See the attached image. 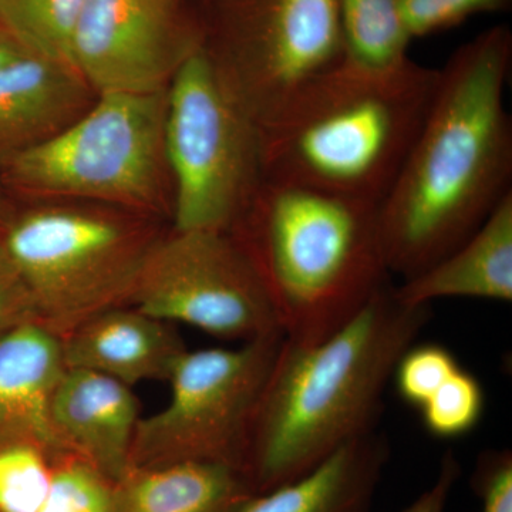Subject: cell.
<instances>
[{
  "instance_id": "6da1fadb",
  "label": "cell",
  "mask_w": 512,
  "mask_h": 512,
  "mask_svg": "<svg viewBox=\"0 0 512 512\" xmlns=\"http://www.w3.org/2000/svg\"><path fill=\"white\" fill-rule=\"evenodd\" d=\"M512 35L497 26L440 69L426 120L389 194L379 228L389 274L413 278L463 244L512 192L505 87Z\"/></svg>"
},
{
  "instance_id": "7a4b0ae2",
  "label": "cell",
  "mask_w": 512,
  "mask_h": 512,
  "mask_svg": "<svg viewBox=\"0 0 512 512\" xmlns=\"http://www.w3.org/2000/svg\"><path fill=\"white\" fill-rule=\"evenodd\" d=\"M430 306L404 303L387 284L322 342L282 340L245 448L254 494L301 477L375 431L394 367L429 322Z\"/></svg>"
},
{
  "instance_id": "3957f363",
  "label": "cell",
  "mask_w": 512,
  "mask_h": 512,
  "mask_svg": "<svg viewBox=\"0 0 512 512\" xmlns=\"http://www.w3.org/2000/svg\"><path fill=\"white\" fill-rule=\"evenodd\" d=\"M440 69L345 62L259 124L264 181L380 205L419 136Z\"/></svg>"
},
{
  "instance_id": "277c9868",
  "label": "cell",
  "mask_w": 512,
  "mask_h": 512,
  "mask_svg": "<svg viewBox=\"0 0 512 512\" xmlns=\"http://www.w3.org/2000/svg\"><path fill=\"white\" fill-rule=\"evenodd\" d=\"M229 232L299 345L338 332L389 284L379 205L264 181Z\"/></svg>"
},
{
  "instance_id": "5b68a950",
  "label": "cell",
  "mask_w": 512,
  "mask_h": 512,
  "mask_svg": "<svg viewBox=\"0 0 512 512\" xmlns=\"http://www.w3.org/2000/svg\"><path fill=\"white\" fill-rule=\"evenodd\" d=\"M157 218L106 205L36 201L10 210L0 238L28 286L36 322L60 339L131 295L163 232Z\"/></svg>"
},
{
  "instance_id": "8992f818",
  "label": "cell",
  "mask_w": 512,
  "mask_h": 512,
  "mask_svg": "<svg viewBox=\"0 0 512 512\" xmlns=\"http://www.w3.org/2000/svg\"><path fill=\"white\" fill-rule=\"evenodd\" d=\"M167 99L168 89L97 94L57 136L3 165L2 178L36 201L89 202L153 218L171 214Z\"/></svg>"
},
{
  "instance_id": "52a82bcc",
  "label": "cell",
  "mask_w": 512,
  "mask_h": 512,
  "mask_svg": "<svg viewBox=\"0 0 512 512\" xmlns=\"http://www.w3.org/2000/svg\"><path fill=\"white\" fill-rule=\"evenodd\" d=\"M164 141L174 229L231 231L264 183L261 134L204 43L168 87Z\"/></svg>"
},
{
  "instance_id": "ba28073f",
  "label": "cell",
  "mask_w": 512,
  "mask_h": 512,
  "mask_svg": "<svg viewBox=\"0 0 512 512\" xmlns=\"http://www.w3.org/2000/svg\"><path fill=\"white\" fill-rule=\"evenodd\" d=\"M282 340L276 333L238 348L187 350L168 377V403L138 421L130 470L195 461L244 471L249 429Z\"/></svg>"
},
{
  "instance_id": "9c48e42d",
  "label": "cell",
  "mask_w": 512,
  "mask_h": 512,
  "mask_svg": "<svg viewBox=\"0 0 512 512\" xmlns=\"http://www.w3.org/2000/svg\"><path fill=\"white\" fill-rule=\"evenodd\" d=\"M130 306L225 340L244 343L282 333L251 258L231 232L217 229L173 228L161 235Z\"/></svg>"
},
{
  "instance_id": "30bf717a",
  "label": "cell",
  "mask_w": 512,
  "mask_h": 512,
  "mask_svg": "<svg viewBox=\"0 0 512 512\" xmlns=\"http://www.w3.org/2000/svg\"><path fill=\"white\" fill-rule=\"evenodd\" d=\"M204 46L258 126L346 60L338 0H222Z\"/></svg>"
},
{
  "instance_id": "8fae6325",
  "label": "cell",
  "mask_w": 512,
  "mask_h": 512,
  "mask_svg": "<svg viewBox=\"0 0 512 512\" xmlns=\"http://www.w3.org/2000/svg\"><path fill=\"white\" fill-rule=\"evenodd\" d=\"M202 43L204 29L181 0H86L70 59L96 94H153L170 87Z\"/></svg>"
},
{
  "instance_id": "7c38bea8",
  "label": "cell",
  "mask_w": 512,
  "mask_h": 512,
  "mask_svg": "<svg viewBox=\"0 0 512 512\" xmlns=\"http://www.w3.org/2000/svg\"><path fill=\"white\" fill-rule=\"evenodd\" d=\"M49 416L64 453L82 458L114 483L123 480L141 419L133 387L92 370L66 367Z\"/></svg>"
},
{
  "instance_id": "4fadbf2b",
  "label": "cell",
  "mask_w": 512,
  "mask_h": 512,
  "mask_svg": "<svg viewBox=\"0 0 512 512\" xmlns=\"http://www.w3.org/2000/svg\"><path fill=\"white\" fill-rule=\"evenodd\" d=\"M97 94L67 64L25 53L0 66V168L57 136Z\"/></svg>"
},
{
  "instance_id": "5bb4252c",
  "label": "cell",
  "mask_w": 512,
  "mask_h": 512,
  "mask_svg": "<svg viewBox=\"0 0 512 512\" xmlns=\"http://www.w3.org/2000/svg\"><path fill=\"white\" fill-rule=\"evenodd\" d=\"M60 340L66 367L92 370L130 387L168 380L188 350L171 323L130 305L100 313Z\"/></svg>"
},
{
  "instance_id": "9a60e30c",
  "label": "cell",
  "mask_w": 512,
  "mask_h": 512,
  "mask_svg": "<svg viewBox=\"0 0 512 512\" xmlns=\"http://www.w3.org/2000/svg\"><path fill=\"white\" fill-rule=\"evenodd\" d=\"M64 370L62 340L40 323L0 336V447L32 443L52 457L64 454L49 416Z\"/></svg>"
},
{
  "instance_id": "2e32d148",
  "label": "cell",
  "mask_w": 512,
  "mask_h": 512,
  "mask_svg": "<svg viewBox=\"0 0 512 512\" xmlns=\"http://www.w3.org/2000/svg\"><path fill=\"white\" fill-rule=\"evenodd\" d=\"M394 292L409 305L444 298L511 302L512 192L463 244Z\"/></svg>"
},
{
  "instance_id": "e0dca14e",
  "label": "cell",
  "mask_w": 512,
  "mask_h": 512,
  "mask_svg": "<svg viewBox=\"0 0 512 512\" xmlns=\"http://www.w3.org/2000/svg\"><path fill=\"white\" fill-rule=\"evenodd\" d=\"M389 453L386 439L373 431L301 477L252 494L237 512H367Z\"/></svg>"
},
{
  "instance_id": "ac0fdd59",
  "label": "cell",
  "mask_w": 512,
  "mask_h": 512,
  "mask_svg": "<svg viewBox=\"0 0 512 512\" xmlns=\"http://www.w3.org/2000/svg\"><path fill=\"white\" fill-rule=\"evenodd\" d=\"M252 494L244 471L228 464L131 468L117 483V512H237Z\"/></svg>"
},
{
  "instance_id": "d6986e66",
  "label": "cell",
  "mask_w": 512,
  "mask_h": 512,
  "mask_svg": "<svg viewBox=\"0 0 512 512\" xmlns=\"http://www.w3.org/2000/svg\"><path fill=\"white\" fill-rule=\"evenodd\" d=\"M340 25L350 62L387 69L406 62L410 37L396 0H338Z\"/></svg>"
},
{
  "instance_id": "ffe728a7",
  "label": "cell",
  "mask_w": 512,
  "mask_h": 512,
  "mask_svg": "<svg viewBox=\"0 0 512 512\" xmlns=\"http://www.w3.org/2000/svg\"><path fill=\"white\" fill-rule=\"evenodd\" d=\"M84 3L86 0H0V22L30 55L73 67L70 43Z\"/></svg>"
},
{
  "instance_id": "44dd1931",
  "label": "cell",
  "mask_w": 512,
  "mask_h": 512,
  "mask_svg": "<svg viewBox=\"0 0 512 512\" xmlns=\"http://www.w3.org/2000/svg\"><path fill=\"white\" fill-rule=\"evenodd\" d=\"M117 511V483L73 454L53 458L52 484L45 503L37 512Z\"/></svg>"
},
{
  "instance_id": "7402d4cb",
  "label": "cell",
  "mask_w": 512,
  "mask_h": 512,
  "mask_svg": "<svg viewBox=\"0 0 512 512\" xmlns=\"http://www.w3.org/2000/svg\"><path fill=\"white\" fill-rule=\"evenodd\" d=\"M53 458L32 443L0 447V512H37L49 494Z\"/></svg>"
},
{
  "instance_id": "603a6c76",
  "label": "cell",
  "mask_w": 512,
  "mask_h": 512,
  "mask_svg": "<svg viewBox=\"0 0 512 512\" xmlns=\"http://www.w3.org/2000/svg\"><path fill=\"white\" fill-rule=\"evenodd\" d=\"M424 429L437 439L450 440L471 433L485 412L483 384L460 367L419 409Z\"/></svg>"
},
{
  "instance_id": "cb8c5ba5",
  "label": "cell",
  "mask_w": 512,
  "mask_h": 512,
  "mask_svg": "<svg viewBox=\"0 0 512 512\" xmlns=\"http://www.w3.org/2000/svg\"><path fill=\"white\" fill-rule=\"evenodd\" d=\"M460 367L456 356L446 346L413 343L394 367L392 382L400 399L419 410Z\"/></svg>"
},
{
  "instance_id": "d4e9b609",
  "label": "cell",
  "mask_w": 512,
  "mask_h": 512,
  "mask_svg": "<svg viewBox=\"0 0 512 512\" xmlns=\"http://www.w3.org/2000/svg\"><path fill=\"white\" fill-rule=\"evenodd\" d=\"M510 3L511 0H396L410 40L454 28L480 13L500 12Z\"/></svg>"
},
{
  "instance_id": "484cf974",
  "label": "cell",
  "mask_w": 512,
  "mask_h": 512,
  "mask_svg": "<svg viewBox=\"0 0 512 512\" xmlns=\"http://www.w3.org/2000/svg\"><path fill=\"white\" fill-rule=\"evenodd\" d=\"M471 488L481 512H512V454L508 448L484 451L477 458Z\"/></svg>"
},
{
  "instance_id": "4316f807",
  "label": "cell",
  "mask_w": 512,
  "mask_h": 512,
  "mask_svg": "<svg viewBox=\"0 0 512 512\" xmlns=\"http://www.w3.org/2000/svg\"><path fill=\"white\" fill-rule=\"evenodd\" d=\"M28 322H36L35 305L0 238V336Z\"/></svg>"
},
{
  "instance_id": "83f0119b",
  "label": "cell",
  "mask_w": 512,
  "mask_h": 512,
  "mask_svg": "<svg viewBox=\"0 0 512 512\" xmlns=\"http://www.w3.org/2000/svg\"><path fill=\"white\" fill-rule=\"evenodd\" d=\"M460 473L461 467L457 457L453 451L448 450L441 460L439 474L434 483L402 512H446L448 500Z\"/></svg>"
},
{
  "instance_id": "f1b7e54d",
  "label": "cell",
  "mask_w": 512,
  "mask_h": 512,
  "mask_svg": "<svg viewBox=\"0 0 512 512\" xmlns=\"http://www.w3.org/2000/svg\"><path fill=\"white\" fill-rule=\"evenodd\" d=\"M25 53L28 52L19 46V43L8 32V29L0 22V66L16 59V57L25 55Z\"/></svg>"
},
{
  "instance_id": "f546056e",
  "label": "cell",
  "mask_w": 512,
  "mask_h": 512,
  "mask_svg": "<svg viewBox=\"0 0 512 512\" xmlns=\"http://www.w3.org/2000/svg\"><path fill=\"white\" fill-rule=\"evenodd\" d=\"M10 211L8 198H6L5 190L0 185V221L6 217V214Z\"/></svg>"
},
{
  "instance_id": "4dcf8cb0",
  "label": "cell",
  "mask_w": 512,
  "mask_h": 512,
  "mask_svg": "<svg viewBox=\"0 0 512 512\" xmlns=\"http://www.w3.org/2000/svg\"><path fill=\"white\" fill-rule=\"evenodd\" d=\"M181 2H183V0H181Z\"/></svg>"
}]
</instances>
